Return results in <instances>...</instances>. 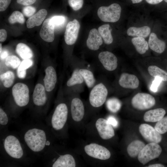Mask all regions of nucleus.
I'll return each mask as SVG.
<instances>
[{"mask_svg": "<svg viewBox=\"0 0 167 167\" xmlns=\"http://www.w3.org/2000/svg\"><path fill=\"white\" fill-rule=\"evenodd\" d=\"M11 0H0V11H5L10 4Z\"/></svg>", "mask_w": 167, "mask_h": 167, "instance_id": "nucleus-44", "label": "nucleus"}, {"mask_svg": "<svg viewBox=\"0 0 167 167\" xmlns=\"http://www.w3.org/2000/svg\"><path fill=\"white\" fill-rule=\"evenodd\" d=\"M9 55V52L6 50L2 51L0 53V61H4Z\"/></svg>", "mask_w": 167, "mask_h": 167, "instance_id": "nucleus-47", "label": "nucleus"}, {"mask_svg": "<svg viewBox=\"0 0 167 167\" xmlns=\"http://www.w3.org/2000/svg\"><path fill=\"white\" fill-rule=\"evenodd\" d=\"M131 104L135 109L144 110L151 108L156 103L154 97L147 93L139 92L135 95L131 100Z\"/></svg>", "mask_w": 167, "mask_h": 167, "instance_id": "nucleus-15", "label": "nucleus"}, {"mask_svg": "<svg viewBox=\"0 0 167 167\" xmlns=\"http://www.w3.org/2000/svg\"><path fill=\"white\" fill-rule=\"evenodd\" d=\"M148 167H164L165 166L161 164H152L149 165Z\"/></svg>", "mask_w": 167, "mask_h": 167, "instance_id": "nucleus-49", "label": "nucleus"}, {"mask_svg": "<svg viewBox=\"0 0 167 167\" xmlns=\"http://www.w3.org/2000/svg\"><path fill=\"white\" fill-rule=\"evenodd\" d=\"M131 42L137 51L141 54H144L148 49V43L143 37H134L132 39Z\"/></svg>", "mask_w": 167, "mask_h": 167, "instance_id": "nucleus-32", "label": "nucleus"}, {"mask_svg": "<svg viewBox=\"0 0 167 167\" xmlns=\"http://www.w3.org/2000/svg\"><path fill=\"white\" fill-rule=\"evenodd\" d=\"M33 108L37 112L45 113L48 108L50 99L41 78L35 85L31 100Z\"/></svg>", "mask_w": 167, "mask_h": 167, "instance_id": "nucleus-10", "label": "nucleus"}, {"mask_svg": "<svg viewBox=\"0 0 167 167\" xmlns=\"http://www.w3.org/2000/svg\"><path fill=\"white\" fill-rule=\"evenodd\" d=\"M101 66L108 71H115L118 67V59L112 53L109 51L101 52L98 55Z\"/></svg>", "mask_w": 167, "mask_h": 167, "instance_id": "nucleus-16", "label": "nucleus"}, {"mask_svg": "<svg viewBox=\"0 0 167 167\" xmlns=\"http://www.w3.org/2000/svg\"><path fill=\"white\" fill-rule=\"evenodd\" d=\"M80 28V24L75 19L67 24L64 34V40L67 45L71 46L75 43Z\"/></svg>", "mask_w": 167, "mask_h": 167, "instance_id": "nucleus-18", "label": "nucleus"}, {"mask_svg": "<svg viewBox=\"0 0 167 167\" xmlns=\"http://www.w3.org/2000/svg\"><path fill=\"white\" fill-rule=\"evenodd\" d=\"M90 165L101 166L111 157L110 151L102 144L87 141L83 142L75 150Z\"/></svg>", "mask_w": 167, "mask_h": 167, "instance_id": "nucleus-3", "label": "nucleus"}, {"mask_svg": "<svg viewBox=\"0 0 167 167\" xmlns=\"http://www.w3.org/2000/svg\"><path fill=\"white\" fill-rule=\"evenodd\" d=\"M151 32L150 28L147 26L141 27H132L129 28L127 31L128 35L134 37L146 38L149 35Z\"/></svg>", "mask_w": 167, "mask_h": 167, "instance_id": "nucleus-27", "label": "nucleus"}, {"mask_svg": "<svg viewBox=\"0 0 167 167\" xmlns=\"http://www.w3.org/2000/svg\"><path fill=\"white\" fill-rule=\"evenodd\" d=\"M51 21L55 28H59L62 26L66 22V17L62 15H55L50 18Z\"/></svg>", "mask_w": 167, "mask_h": 167, "instance_id": "nucleus-38", "label": "nucleus"}, {"mask_svg": "<svg viewBox=\"0 0 167 167\" xmlns=\"http://www.w3.org/2000/svg\"><path fill=\"white\" fill-rule=\"evenodd\" d=\"M0 53H1L2 51V44L1 43L0 44Z\"/></svg>", "mask_w": 167, "mask_h": 167, "instance_id": "nucleus-51", "label": "nucleus"}, {"mask_svg": "<svg viewBox=\"0 0 167 167\" xmlns=\"http://www.w3.org/2000/svg\"><path fill=\"white\" fill-rule=\"evenodd\" d=\"M89 120L84 130L88 141L105 145V142L114 137L115 133L113 127L106 119L96 115Z\"/></svg>", "mask_w": 167, "mask_h": 167, "instance_id": "nucleus-2", "label": "nucleus"}, {"mask_svg": "<svg viewBox=\"0 0 167 167\" xmlns=\"http://www.w3.org/2000/svg\"><path fill=\"white\" fill-rule=\"evenodd\" d=\"M15 78L13 70H8L0 73V85L3 88L7 89L14 84Z\"/></svg>", "mask_w": 167, "mask_h": 167, "instance_id": "nucleus-26", "label": "nucleus"}, {"mask_svg": "<svg viewBox=\"0 0 167 167\" xmlns=\"http://www.w3.org/2000/svg\"><path fill=\"white\" fill-rule=\"evenodd\" d=\"M80 94L73 93L66 96L69 107V124L77 130H84L88 121L86 105Z\"/></svg>", "mask_w": 167, "mask_h": 167, "instance_id": "nucleus-5", "label": "nucleus"}, {"mask_svg": "<svg viewBox=\"0 0 167 167\" xmlns=\"http://www.w3.org/2000/svg\"><path fill=\"white\" fill-rule=\"evenodd\" d=\"M121 10V7L119 4L113 3L108 6L100 7L97 10V14L102 21L114 23L119 19Z\"/></svg>", "mask_w": 167, "mask_h": 167, "instance_id": "nucleus-13", "label": "nucleus"}, {"mask_svg": "<svg viewBox=\"0 0 167 167\" xmlns=\"http://www.w3.org/2000/svg\"><path fill=\"white\" fill-rule=\"evenodd\" d=\"M148 3L155 5L159 4L163 2V0H145Z\"/></svg>", "mask_w": 167, "mask_h": 167, "instance_id": "nucleus-48", "label": "nucleus"}, {"mask_svg": "<svg viewBox=\"0 0 167 167\" xmlns=\"http://www.w3.org/2000/svg\"><path fill=\"white\" fill-rule=\"evenodd\" d=\"M15 51L17 54L23 60L31 59L33 54L30 48L27 45L22 43L16 45Z\"/></svg>", "mask_w": 167, "mask_h": 167, "instance_id": "nucleus-29", "label": "nucleus"}, {"mask_svg": "<svg viewBox=\"0 0 167 167\" xmlns=\"http://www.w3.org/2000/svg\"><path fill=\"white\" fill-rule=\"evenodd\" d=\"M36 0H17V3L20 4L27 6L34 3Z\"/></svg>", "mask_w": 167, "mask_h": 167, "instance_id": "nucleus-45", "label": "nucleus"}, {"mask_svg": "<svg viewBox=\"0 0 167 167\" xmlns=\"http://www.w3.org/2000/svg\"><path fill=\"white\" fill-rule=\"evenodd\" d=\"M68 3L70 6L74 11H78L83 6L84 3L83 0H68Z\"/></svg>", "mask_w": 167, "mask_h": 167, "instance_id": "nucleus-40", "label": "nucleus"}, {"mask_svg": "<svg viewBox=\"0 0 167 167\" xmlns=\"http://www.w3.org/2000/svg\"><path fill=\"white\" fill-rule=\"evenodd\" d=\"M139 131L144 139L149 143H160L162 140L161 134L155 128L147 124H142L139 127Z\"/></svg>", "mask_w": 167, "mask_h": 167, "instance_id": "nucleus-19", "label": "nucleus"}, {"mask_svg": "<svg viewBox=\"0 0 167 167\" xmlns=\"http://www.w3.org/2000/svg\"><path fill=\"white\" fill-rule=\"evenodd\" d=\"M109 90L101 77L97 79L91 89L88 101L86 102L88 121L101 109L107 100Z\"/></svg>", "mask_w": 167, "mask_h": 167, "instance_id": "nucleus-6", "label": "nucleus"}, {"mask_svg": "<svg viewBox=\"0 0 167 167\" xmlns=\"http://www.w3.org/2000/svg\"><path fill=\"white\" fill-rule=\"evenodd\" d=\"M145 145V143L141 141L138 140H134L127 146V152L131 157H135L138 156Z\"/></svg>", "mask_w": 167, "mask_h": 167, "instance_id": "nucleus-30", "label": "nucleus"}, {"mask_svg": "<svg viewBox=\"0 0 167 167\" xmlns=\"http://www.w3.org/2000/svg\"><path fill=\"white\" fill-rule=\"evenodd\" d=\"M3 146L4 151L11 158L19 160L24 157V147L19 139L15 135H6L3 139Z\"/></svg>", "mask_w": 167, "mask_h": 167, "instance_id": "nucleus-11", "label": "nucleus"}, {"mask_svg": "<svg viewBox=\"0 0 167 167\" xmlns=\"http://www.w3.org/2000/svg\"><path fill=\"white\" fill-rule=\"evenodd\" d=\"M78 68L79 73L83 78L85 84L90 89L96 84L97 79L95 77L93 70L85 63L75 61Z\"/></svg>", "mask_w": 167, "mask_h": 167, "instance_id": "nucleus-17", "label": "nucleus"}, {"mask_svg": "<svg viewBox=\"0 0 167 167\" xmlns=\"http://www.w3.org/2000/svg\"><path fill=\"white\" fill-rule=\"evenodd\" d=\"M105 103L108 110L113 113H117L120 110L122 106L121 102L116 97L109 98L106 100Z\"/></svg>", "mask_w": 167, "mask_h": 167, "instance_id": "nucleus-35", "label": "nucleus"}, {"mask_svg": "<svg viewBox=\"0 0 167 167\" xmlns=\"http://www.w3.org/2000/svg\"><path fill=\"white\" fill-rule=\"evenodd\" d=\"M33 65V61L31 59L23 60L16 69V74L17 77L21 79L25 78L27 70Z\"/></svg>", "mask_w": 167, "mask_h": 167, "instance_id": "nucleus-31", "label": "nucleus"}, {"mask_svg": "<svg viewBox=\"0 0 167 167\" xmlns=\"http://www.w3.org/2000/svg\"><path fill=\"white\" fill-rule=\"evenodd\" d=\"M69 65L72 72L71 76L63 87V91L65 96L73 93L80 94L84 91L85 84L75 61H71Z\"/></svg>", "mask_w": 167, "mask_h": 167, "instance_id": "nucleus-7", "label": "nucleus"}, {"mask_svg": "<svg viewBox=\"0 0 167 167\" xmlns=\"http://www.w3.org/2000/svg\"><path fill=\"white\" fill-rule=\"evenodd\" d=\"M154 128L161 134L166 132H167V116L157 122Z\"/></svg>", "mask_w": 167, "mask_h": 167, "instance_id": "nucleus-37", "label": "nucleus"}, {"mask_svg": "<svg viewBox=\"0 0 167 167\" xmlns=\"http://www.w3.org/2000/svg\"><path fill=\"white\" fill-rule=\"evenodd\" d=\"M162 152L160 145L155 143H149L142 149L138 156L139 162L144 165L149 161L158 158Z\"/></svg>", "mask_w": 167, "mask_h": 167, "instance_id": "nucleus-14", "label": "nucleus"}, {"mask_svg": "<svg viewBox=\"0 0 167 167\" xmlns=\"http://www.w3.org/2000/svg\"></svg>", "mask_w": 167, "mask_h": 167, "instance_id": "nucleus-53", "label": "nucleus"}, {"mask_svg": "<svg viewBox=\"0 0 167 167\" xmlns=\"http://www.w3.org/2000/svg\"><path fill=\"white\" fill-rule=\"evenodd\" d=\"M47 14L46 10L42 9L30 17L26 22V26L28 28H33L40 26L43 22Z\"/></svg>", "mask_w": 167, "mask_h": 167, "instance_id": "nucleus-24", "label": "nucleus"}, {"mask_svg": "<svg viewBox=\"0 0 167 167\" xmlns=\"http://www.w3.org/2000/svg\"><path fill=\"white\" fill-rule=\"evenodd\" d=\"M9 122V118L8 114L1 106L0 107V126H6Z\"/></svg>", "mask_w": 167, "mask_h": 167, "instance_id": "nucleus-39", "label": "nucleus"}, {"mask_svg": "<svg viewBox=\"0 0 167 167\" xmlns=\"http://www.w3.org/2000/svg\"><path fill=\"white\" fill-rule=\"evenodd\" d=\"M55 28L50 19H46L44 22L41 28L40 32V37L46 42H53L54 39Z\"/></svg>", "mask_w": 167, "mask_h": 167, "instance_id": "nucleus-22", "label": "nucleus"}, {"mask_svg": "<svg viewBox=\"0 0 167 167\" xmlns=\"http://www.w3.org/2000/svg\"><path fill=\"white\" fill-rule=\"evenodd\" d=\"M103 43V40L98 30L95 28L91 30L86 42L88 48L92 51H97Z\"/></svg>", "mask_w": 167, "mask_h": 167, "instance_id": "nucleus-21", "label": "nucleus"}, {"mask_svg": "<svg viewBox=\"0 0 167 167\" xmlns=\"http://www.w3.org/2000/svg\"><path fill=\"white\" fill-rule=\"evenodd\" d=\"M8 22L11 24L16 23L23 24L24 23L25 19L22 14L18 11H14L9 17Z\"/></svg>", "mask_w": 167, "mask_h": 167, "instance_id": "nucleus-36", "label": "nucleus"}, {"mask_svg": "<svg viewBox=\"0 0 167 167\" xmlns=\"http://www.w3.org/2000/svg\"><path fill=\"white\" fill-rule=\"evenodd\" d=\"M44 66V75L42 79L43 82L50 99L58 81L56 66L51 63Z\"/></svg>", "mask_w": 167, "mask_h": 167, "instance_id": "nucleus-12", "label": "nucleus"}, {"mask_svg": "<svg viewBox=\"0 0 167 167\" xmlns=\"http://www.w3.org/2000/svg\"><path fill=\"white\" fill-rule=\"evenodd\" d=\"M7 37V32L6 31L3 29L0 30V41L3 42L4 41Z\"/></svg>", "mask_w": 167, "mask_h": 167, "instance_id": "nucleus-46", "label": "nucleus"}, {"mask_svg": "<svg viewBox=\"0 0 167 167\" xmlns=\"http://www.w3.org/2000/svg\"><path fill=\"white\" fill-rule=\"evenodd\" d=\"M148 72L150 75L153 77H160L162 81H167V72L157 66H149L148 69Z\"/></svg>", "mask_w": 167, "mask_h": 167, "instance_id": "nucleus-34", "label": "nucleus"}, {"mask_svg": "<svg viewBox=\"0 0 167 167\" xmlns=\"http://www.w3.org/2000/svg\"><path fill=\"white\" fill-rule=\"evenodd\" d=\"M36 11V8L32 6H27L24 7L23 9L24 15L27 17L32 16Z\"/></svg>", "mask_w": 167, "mask_h": 167, "instance_id": "nucleus-41", "label": "nucleus"}, {"mask_svg": "<svg viewBox=\"0 0 167 167\" xmlns=\"http://www.w3.org/2000/svg\"><path fill=\"white\" fill-rule=\"evenodd\" d=\"M138 78L135 75L123 72L120 75L118 80V84L122 88L135 89L139 85Z\"/></svg>", "mask_w": 167, "mask_h": 167, "instance_id": "nucleus-20", "label": "nucleus"}, {"mask_svg": "<svg viewBox=\"0 0 167 167\" xmlns=\"http://www.w3.org/2000/svg\"><path fill=\"white\" fill-rule=\"evenodd\" d=\"M98 30L104 43L107 45L112 43L113 39L111 33L110 26L109 24H104L100 26Z\"/></svg>", "mask_w": 167, "mask_h": 167, "instance_id": "nucleus-33", "label": "nucleus"}, {"mask_svg": "<svg viewBox=\"0 0 167 167\" xmlns=\"http://www.w3.org/2000/svg\"><path fill=\"white\" fill-rule=\"evenodd\" d=\"M152 82L150 87L151 90L153 92H156L161 83L162 81V79L160 77H156Z\"/></svg>", "mask_w": 167, "mask_h": 167, "instance_id": "nucleus-42", "label": "nucleus"}, {"mask_svg": "<svg viewBox=\"0 0 167 167\" xmlns=\"http://www.w3.org/2000/svg\"><path fill=\"white\" fill-rule=\"evenodd\" d=\"M148 44L152 50L159 54L163 53L165 50L166 46V42L159 39L154 33H152L150 34Z\"/></svg>", "mask_w": 167, "mask_h": 167, "instance_id": "nucleus-23", "label": "nucleus"}, {"mask_svg": "<svg viewBox=\"0 0 167 167\" xmlns=\"http://www.w3.org/2000/svg\"><path fill=\"white\" fill-rule=\"evenodd\" d=\"M166 4H167V0H163V1Z\"/></svg>", "mask_w": 167, "mask_h": 167, "instance_id": "nucleus-52", "label": "nucleus"}, {"mask_svg": "<svg viewBox=\"0 0 167 167\" xmlns=\"http://www.w3.org/2000/svg\"><path fill=\"white\" fill-rule=\"evenodd\" d=\"M69 113L68 100L61 84L49 122L52 134L58 139H65L68 136Z\"/></svg>", "mask_w": 167, "mask_h": 167, "instance_id": "nucleus-1", "label": "nucleus"}, {"mask_svg": "<svg viewBox=\"0 0 167 167\" xmlns=\"http://www.w3.org/2000/svg\"><path fill=\"white\" fill-rule=\"evenodd\" d=\"M106 119L113 127L116 128L118 126V122L117 119L114 116L109 115L107 117Z\"/></svg>", "mask_w": 167, "mask_h": 167, "instance_id": "nucleus-43", "label": "nucleus"}, {"mask_svg": "<svg viewBox=\"0 0 167 167\" xmlns=\"http://www.w3.org/2000/svg\"><path fill=\"white\" fill-rule=\"evenodd\" d=\"M54 157L50 163L53 167H76L80 165L78 154L75 151H66L61 153L58 149L54 148L52 149Z\"/></svg>", "mask_w": 167, "mask_h": 167, "instance_id": "nucleus-8", "label": "nucleus"}, {"mask_svg": "<svg viewBox=\"0 0 167 167\" xmlns=\"http://www.w3.org/2000/svg\"><path fill=\"white\" fill-rule=\"evenodd\" d=\"M24 141L32 152L41 153L53 148V139L45 129L33 126L26 130L23 135Z\"/></svg>", "mask_w": 167, "mask_h": 167, "instance_id": "nucleus-4", "label": "nucleus"}, {"mask_svg": "<svg viewBox=\"0 0 167 167\" xmlns=\"http://www.w3.org/2000/svg\"><path fill=\"white\" fill-rule=\"evenodd\" d=\"M1 62L0 67L4 66L5 71L6 68L8 70L17 69L21 61L18 57L12 55H9L4 61Z\"/></svg>", "mask_w": 167, "mask_h": 167, "instance_id": "nucleus-28", "label": "nucleus"}, {"mask_svg": "<svg viewBox=\"0 0 167 167\" xmlns=\"http://www.w3.org/2000/svg\"><path fill=\"white\" fill-rule=\"evenodd\" d=\"M165 113V110L162 108L150 110L145 113L143 119L146 122H157L164 117Z\"/></svg>", "mask_w": 167, "mask_h": 167, "instance_id": "nucleus-25", "label": "nucleus"}, {"mask_svg": "<svg viewBox=\"0 0 167 167\" xmlns=\"http://www.w3.org/2000/svg\"><path fill=\"white\" fill-rule=\"evenodd\" d=\"M11 93L12 104L18 109L26 107L31 101L29 88L25 83L18 82L14 84Z\"/></svg>", "mask_w": 167, "mask_h": 167, "instance_id": "nucleus-9", "label": "nucleus"}, {"mask_svg": "<svg viewBox=\"0 0 167 167\" xmlns=\"http://www.w3.org/2000/svg\"><path fill=\"white\" fill-rule=\"evenodd\" d=\"M133 4L139 3L141 2L143 0H131Z\"/></svg>", "mask_w": 167, "mask_h": 167, "instance_id": "nucleus-50", "label": "nucleus"}]
</instances>
